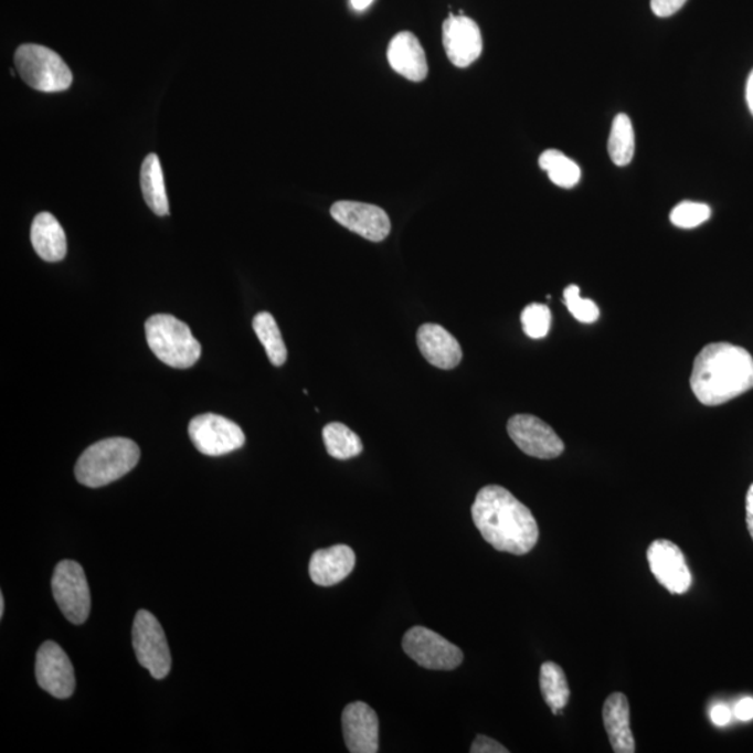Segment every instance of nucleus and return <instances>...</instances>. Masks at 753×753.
Segmentation results:
<instances>
[{"label":"nucleus","instance_id":"obj_25","mask_svg":"<svg viewBox=\"0 0 753 753\" xmlns=\"http://www.w3.org/2000/svg\"><path fill=\"white\" fill-rule=\"evenodd\" d=\"M254 332H256L259 342L263 343L265 352L269 362L274 365H284L288 359V349L280 336L279 327L275 318L267 311L258 312L253 320Z\"/></svg>","mask_w":753,"mask_h":753},{"label":"nucleus","instance_id":"obj_5","mask_svg":"<svg viewBox=\"0 0 753 753\" xmlns=\"http://www.w3.org/2000/svg\"><path fill=\"white\" fill-rule=\"evenodd\" d=\"M14 65L24 83L41 93H61L72 86L71 68L50 47L21 45L14 53Z\"/></svg>","mask_w":753,"mask_h":753},{"label":"nucleus","instance_id":"obj_22","mask_svg":"<svg viewBox=\"0 0 753 753\" xmlns=\"http://www.w3.org/2000/svg\"><path fill=\"white\" fill-rule=\"evenodd\" d=\"M540 691L553 714H560L569 704L571 691L562 668L553 661H545L540 668Z\"/></svg>","mask_w":753,"mask_h":753},{"label":"nucleus","instance_id":"obj_17","mask_svg":"<svg viewBox=\"0 0 753 753\" xmlns=\"http://www.w3.org/2000/svg\"><path fill=\"white\" fill-rule=\"evenodd\" d=\"M417 347L434 368L450 370L463 360V349L454 336L438 325H424L417 331Z\"/></svg>","mask_w":753,"mask_h":753},{"label":"nucleus","instance_id":"obj_18","mask_svg":"<svg viewBox=\"0 0 753 753\" xmlns=\"http://www.w3.org/2000/svg\"><path fill=\"white\" fill-rule=\"evenodd\" d=\"M604 729L607 731L609 745L615 753L636 752V742L630 730V710L628 698L622 692H613L603 707Z\"/></svg>","mask_w":753,"mask_h":753},{"label":"nucleus","instance_id":"obj_32","mask_svg":"<svg viewBox=\"0 0 753 753\" xmlns=\"http://www.w3.org/2000/svg\"><path fill=\"white\" fill-rule=\"evenodd\" d=\"M735 718L741 721H750L753 719V698L741 699L734 708Z\"/></svg>","mask_w":753,"mask_h":753},{"label":"nucleus","instance_id":"obj_28","mask_svg":"<svg viewBox=\"0 0 753 753\" xmlns=\"http://www.w3.org/2000/svg\"><path fill=\"white\" fill-rule=\"evenodd\" d=\"M524 333L532 339L548 337L551 327V311L548 306L532 304L524 307L521 316Z\"/></svg>","mask_w":753,"mask_h":753},{"label":"nucleus","instance_id":"obj_7","mask_svg":"<svg viewBox=\"0 0 753 753\" xmlns=\"http://www.w3.org/2000/svg\"><path fill=\"white\" fill-rule=\"evenodd\" d=\"M53 597L61 612L74 625L87 622L92 612V595L83 566L65 560L56 565L52 576Z\"/></svg>","mask_w":753,"mask_h":753},{"label":"nucleus","instance_id":"obj_19","mask_svg":"<svg viewBox=\"0 0 753 753\" xmlns=\"http://www.w3.org/2000/svg\"><path fill=\"white\" fill-rule=\"evenodd\" d=\"M389 62L397 74L411 82H423L428 73L426 53L416 36L407 31L392 39L389 47Z\"/></svg>","mask_w":753,"mask_h":753},{"label":"nucleus","instance_id":"obj_27","mask_svg":"<svg viewBox=\"0 0 753 753\" xmlns=\"http://www.w3.org/2000/svg\"><path fill=\"white\" fill-rule=\"evenodd\" d=\"M712 215V210L708 204L694 203V201H682L671 211V224L682 230H693L704 224Z\"/></svg>","mask_w":753,"mask_h":753},{"label":"nucleus","instance_id":"obj_29","mask_svg":"<svg viewBox=\"0 0 753 753\" xmlns=\"http://www.w3.org/2000/svg\"><path fill=\"white\" fill-rule=\"evenodd\" d=\"M564 301L566 307H569L571 315L574 316L577 321L585 322V325H592V322H596L598 317H601V310H598L595 301L581 298L580 286H566L564 290Z\"/></svg>","mask_w":753,"mask_h":753},{"label":"nucleus","instance_id":"obj_2","mask_svg":"<svg viewBox=\"0 0 753 753\" xmlns=\"http://www.w3.org/2000/svg\"><path fill=\"white\" fill-rule=\"evenodd\" d=\"M689 383L703 405L733 401L753 389L752 354L734 343H709L694 358Z\"/></svg>","mask_w":753,"mask_h":753},{"label":"nucleus","instance_id":"obj_10","mask_svg":"<svg viewBox=\"0 0 753 753\" xmlns=\"http://www.w3.org/2000/svg\"><path fill=\"white\" fill-rule=\"evenodd\" d=\"M507 429L517 447L533 458L554 459L564 453V442L542 418L516 415L509 418Z\"/></svg>","mask_w":753,"mask_h":753},{"label":"nucleus","instance_id":"obj_9","mask_svg":"<svg viewBox=\"0 0 753 753\" xmlns=\"http://www.w3.org/2000/svg\"><path fill=\"white\" fill-rule=\"evenodd\" d=\"M189 436L201 454L222 456L245 445L246 437L236 423L215 413L194 417L189 424Z\"/></svg>","mask_w":753,"mask_h":753},{"label":"nucleus","instance_id":"obj_34","mask_svg":"<svg viewBox=\"0 0 753 753\" xmlns=\"http://www.w3.org/2000/svg\"><path fill=\"white\" fill-rule=\"evenodd\" d=\"M746 527L750 530L751 538L753 540V482L746 492Z\"/></svg>","mask_w":753,"mask_h":753},{"label":"nucleus","instance_id":"obj_31","mask_svg":"<svg viewBox=\"0 0 753 753\" xmlns=\"http://www.w3.org/2000/svg\"><path fill=\"white\" fill-rule=\"evenodd\" d=\"M471 753H508L506 746L501 745L500 742L490 739L486 735H477L474 744L470 747Z\"/></svg>","mask_w":753,"mask_h":753},{"label":"nucleus","instance_id":"obj_24","mask_svg":"<svg viewBox=\"0 0 753 753\" xmlns=\"http://www.w3.org/2000/svg\"><path fill=\"white\" fill-rule=\"evenodd\" d=\"M539 166L548 172L551 182L562 189L575 188L581 182L580 166L560 150H548L539 158Z\"/></svg>","mask_w":753,"mask_h":753},{"label":"nucleus","instance_id":"obj_23","mask_svg":"<svg viewBox=\"0 0 753 753\" xmlns=\"http://www.w3.org/2000/svg\"><path fill=\"white\" fill-rule=\"evenodd\" d=\"M608 153L617 167H627L635 153V132L629 116H615L608 137Z\"/></svg>","mask_w":753,"mask_h":753},{"label":"nucleus","instance_id":"obj_20","mask_svg":"<svg viewBox=\"0 0 753 753\" xmlns=\"http://www.w3.org/2000/svg\"><path fill=\"white\" fill-rule=\"evenodd\" d=\"M31 243L35 253L47 263L62 262L66 257L65 231L50 212H41L35 216L31 226Z\"/></svg>","mask_w":753,"mask_h":753},{"label":"nucleus","instance_id":"obj_16","mask_svg":"<svg viewBox=\"0 0 753 753\" xmlns=\"http://www.w3.org/2000/svg\"><path fill=\"white\" fill-rule=\"evenodd\" d=\"M357 565V554L347 544L317 550L311 555L309 572L311 581L318 586H333L347 580Z\"/></svg>","mask_w":753,"mask_h":753},{"label":"nucleus","instance_id":"obj_14","mask_svg":"<svg viewBox=\"0 0 753 753\" xmlns=\"http://www.w3.org/2000/svg\"><path fill=\"white\" fill-rule=\"evenodd\" d=\"M443 41L448 60L456 67H468L481 55L482 40L479 25L463 13L449 14L445 20Z\"/></svg>","mask_w":753,"mask_h":753},{"label":"nucleus","instance_id":"obj_15","mask_svg":"<svg viewBox=\"0 0 753 753\" xmlns=\"http://www.w3.org/2000/svg\"><path fill=\"white\" fill-rule=\"evenodd\" d=\"M342 730L349 752H379V718L368 703L353 702L344 708Z\"/></svg>","mask_w":753,"mask_h":753},{"label":"nucleus","instance_id":"obj_30","mask_svg":"<svg viewBox=\"0 0 753 753\" xmlns=\"http://www.w3.org/2000/svg\"><path fill=\"white\" fill-rule=\"evenodd\" d=\"M686 3L687 0H650V8L657 18H670Z\"/></svg>","mask_w":753,"mask_h":753},{"label":"nucleus","instance_id":"obj_11","mask_svg":"<svg viewBox=\"0 0 753 753\" xmlns=\"http://www.w3.org/2000/svg\"><path fill=\"white\" fill-rule=\"evenodd\" d=\"M646 555L651 574L671 595H683L692 586L691 570L676 543L665 539L655 540Z\"/></svg>","mask_w":753,"mask_h":753},{"label":"nucleus","instance_id":"obj_21","mask_svg":"<svg viewBox=\"0 0 753 753\" xmlns=\"http://www.w3.org/2000/svg\"><path fill=\"white\" fill-rule=\"evenodd\" d=\"M141 190L145 200L153 214L167 216L169 214V201L166 190V180L161 162L156 153H150L141 167Z\"/></svg>","mask_w":753,"mask_h":753},{"label":"nucleus","instance_id":"obj_36","mask_svg":"<svg viewBox=\"0 0 753 753\" xmlns=\"http://www.w3.org/2000/svg\"><path fill=\"white\" fill-rule=\"evenodd\" d=\"M373 2L374 0H351L352 8L357 10V12H363V10L368 9Z\"/></svg>","mask_w":753,"mask_h":753},{"label":"nucleus","instance_id":"obj_33","mask_svg":"<svg viewBox=\"0 0 753 753\" xmlns=\"http://www.w3.org/2000/svg\"><path fill=\"white\" fill-rule=\"evenodd\" d=\"M731 710L729 707H725V704H715V707L712 709V721L715 725H725L730 723L731 720Z\"/></svg>","mask_w":753,"mask_h":753},{"label":"nucleus","instance_id":"obj_26","mask_svg":"<svg viewBox=\"0 0 753 753\" xmlns=\"http://www.w3.org/2000/svg\"><path fill=\"white\" fill-rule=\"evenodd\" d=\"M327 453L332 458L347 460L363 453V443L358 434L342 423L327 424L322 429Z\"/></svg>","mask_w":753,"mask_h":753},{"label":"nucleus","instance_id":"obj_37","mask_svg":"<svg viewBox=\"0 0 753 753\" xmlns=\"http://www.w3.org/2000/svg\"><path fill=\"white\" fill-rule=\"evenodd\" d=\"M4 614V597L3 595H0V617H3Z\"/></svg>","mask_w":753,"mask_h":753},{"label":"nucleus","instance_id":"obj_1","mask_svg":"<svg viewBox=\"0 0 753 753\" xmlns=\"http://www.w3.org/2000/svg\"><path fill=\"white\" fill-rule=\"evenodd\" d=\"M471 518L487 543L502 553L524 555L538 544L539 527L532 511L501 486L477 492Z\"/></svg>","mask_w":753,"mask_h":753},{"label":"nucleus","instance_id":"obj_4","mask_svg":"<svg viewBox=\"0 0 753 753\" xmlns=\"http://www.w3.org/2000/svg\"><path fill=\"white\" fill-rule=\"evenodd\" d=\"M148 347L162 363L189 369L199 362L201 344L188 325L169 315H156L146 322Z\"/></svg>","mask_w":753,"mask_h":753},{"label":"nucleus","instance_id":"obj_12","mask_svg":"<svg viewBox=\"0 0 753 753\" xmlns=\"http://www.w3.org/2000/svg\"><path fill=\"white\" fill-rule=\"evenodd\" d=\"M35 676L39 686L57 699L71 698L76 677L71 659L55 641H45L36 654Z\"/></svg>","mask_w":753,"mask_h":753},{"label":"nucleus","instance_id":"obj_3","mask_svg":"<svg viewBox=\"0 0 753 753\" xmlns=\"http://www.w3.org/2000/svg\"><path fill=\"white\" fill-rule=\"evenodd\" d=\"M139 460L140 448L135 442L120 437L106 438L84 450L74 474L83 486L98 489L129 474Z\"/></svg>","mask_w":753,"mask_h":753},{"label":"nucleus","instance_id":"obj_6","mask_svg":"<svg viewBox=\"0 0 753 753\" xmlns=\"http://www.w3.org/2000/svg\"><path fill=\"white\" fill-rule=\"evenodd\" d=\"M132 648L137 661L156 678L163 680L171 671L172 657L162 625L156 615L140 609L132 623Z\"/></svg>","mask_w":753,"mask_h":753},{"label":"nucleus","instance_id":"obj_35","mask_svg":"<svg viewBox=\"0 0 753 753\" xmlns=\"http://www.w3.org/2000/svg\"><path fill=\"white\" fill-rule=\"evenodd\" d=\"M745 94L747 108H750L751 114L753 115V71L751 72L750 77H747Z\"/></svg>","mask_w":753,"mask_h":753},{"label":"nucleus","instance_id":"obj_8","mask_svg":"<svg viewBox=\"0 0 753 753\" xmlns=\"http://www.w3.org/2000/svg\"><path fill=\"white\" fill-rule=\"evenodd\" d=\"M402 648L411 659L427 670H454L463 665V650L444 636L424 627H413L403 636Z\"/></svg>","mask_w":753,"mask_h":753},{"label":"nucleus","instance_id":"obj_13","mask_svg":"<svg viewBox=\"0 0 753 753\" xmlns=\"http://www.w3.org/2000/svg\"><path fill=\"white\" fill-rule=\"evenodd\" d=\"M331 215L338 224L370 242H383L391 232L390 216L376 205L358 201H338L331 206Z\"/></svg>","mask_w":753,"mask_h":753}]
</instances>
